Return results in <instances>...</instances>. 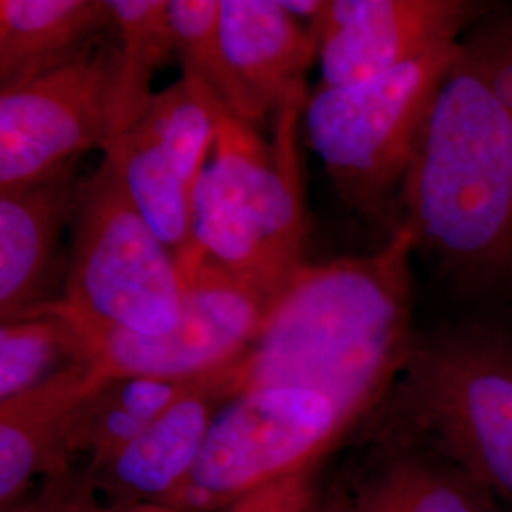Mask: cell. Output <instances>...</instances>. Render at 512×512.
<instances>
[{
    "instance_id": "cell-1",
    "label": "cell",
    "mask_w": 512,
    "mask_h": 512,
    "mask_svg": "<svg viewBox=\"0 0 512 512\" xmlns=\"http://www.w3.org/2000/svg\"><path fill=\"white\" fill-rule=\"evenodd\" d=\"M416 253V234L401 220L370 255L306 262L270 306L253 348L224 368L232 397L255 387H306L365 423L397 384L418 332Z\"/></svg>"
},
{
    "instance_id": "cell-2",
    "label": "cell",
    "mask_w": 512,
    "mask_h": 512,
    "mask_svg": "<svg viewBox=\"0 0 512 512\" xmlns=\"http://www.w3.org/2000/svg\"><path fill=\"white\" fill-rule=\"evenodd\" d=\"M418 251L465 296L512 289V109L461 44L403 190Z\"/></svg>"
},
{
    "instance_id": "cell-3",
    "label": "cell",
    "mask_w": 512,
    "mask_h": 512,
    "mask_svg": "<svg viewBox=\"0 0 512 512\" xmlns=\"http://www.w3.org/2000/svg\"><path fill=\"white\" fill-rule=\"evenodd\" d=\"M308 97L293 99L275 114L272 141L224 114L192 194L194 245L268 306L306 264L298 122Z\"/></svg>"
},
{
    "instance_id": "cell-4",
    "label": "cell",
    "mask_w": 512,
    "mask_h": 512,
    "mask_svg": "<svg viewBox=\"0 0 512 512\" xmlns=\"http://www.w3.org/2000/svg\"><path fill=\"white\" fill-rule=\"evenodd\" d=\"M366 429L425 440L512 512V329L465 319L416 332Z\"/></svg>"
},
{
    "instance_id": "cell-5",
    "label": "cell",
    "mask_w": 512,
    "mask_h": 512,
    "mask_svg": "<svg viewBox=\"0 0 512 512\" xmlns=\"http://www.w3.org/2000/svg\"><path fill=\"white\" fill-rule=\"evenodd\" d=\"M73 226L65 294L31 313L139 336H164L179 325L186 279L177 255L129 202L105 160L80 184Z\"/></svg>"
},
{
    "instance_id": "cell-6",
    "label": "cell",
    "mask_w": 512,
    "mask_h": 512,
    "mask_svg": "<svg viewBox=\"0 0 512 512\" xmlns=\"http://www.w3.org/2000/svg\"><path fill=\"white\" fill-rule=\"evenodd\" d=\"M461 57V40L346 86H317L306 101L311 148L340 200L363 217H382L404 179L442 84Z\"/></svg>"
},
{
    "instance_id": "cell-7",
    "label": "cell",
    "mask_w": 512,
    "mask_h": 512,
    "mask_svg": "<svg viewBox=\"0 0 512 512\" xmlns=\"http://www.w3.org/2000/svg\"><path fill=\"white\" fill-rule=\"evenodd\" d=\"M359 423L306 387H255L224 404L169 507L220 512L281 478L317 469Z\"/></svg>"
},
{
    "instance_id": "cell-8",
    "label": "cell",
    "mask_w": 512,
    "mask_h": 512,
    "mask_svg": "<svg viewBox=\"0 0 512 512\" xmlns=\"http://www.w3.org/2000/svg\"><path fill=\"white\" fill-rule=\"evenodd\" d=\"M112 29L46 73L0 88V192L48 181L112 135Z\"/></svg>"
},
{
    "instance_id": "cell-9",
    "label": "cell",
    "mask_w": 512,
    "mask_h": 512,
    "mask_svg": "<svg viewBox=\"0 0 512 512\" xmlns=\"http://www.w3.org/2000/svg\"><path fill=\"white\" fill-rule=\"evenodd\" d=\"M179 266L186 279L183 317L164 336H139L67 319L80 334L88 361L105 378H205L234 365L253 348L270 306L207 255Z\"/></svg>"
},
{
    "instance_id": "cell-10",
    "label": "cell",
    "mask_w": 512,
    "mask_h": 512,
    "mask_svg": "<svg viewBox=\"0 0 512 512\" xmlns=\"http://www.w3.org/2000/svg\"><path fill=\"white\" fill-rule=\"evenodd\" d=\"M478 0H325L310 25L321 86H346L389 73L471 31L494 10Z\"/></svg>"
},
{
    "instance_id": "cell-11",
    "label": "cell",
    "mask_w": 512,
    "mask_h": 512,
    "mask_svg": "<svg viewBox=\"0 0 512 512\" xmlns=\"http://www.w3.org/2000/svg\"><path fill=\"white\" fill-rule=\"evenodd\" d=\"M365 456L329 492L334 512H501L473 476L425 440L366 429Z\"/></svg>"
},
{
    "instance_id": "cell-12",
    "label": "cell",
    "mask_w": 512,
    "mask_h": 512,
    "mask_svg": "<svg viewBox=\"0 0 512 512\" xmlns=\"http://www.w3.org/2000/svg\"><path fill=\"white\" fill-rule=\"evenodd\" d=\"M232 397L222 370L203 378L143 435L99 465L84 484L109 505H171L192 475L209 429Z\"/></svg>"
},
{
    "instance_id": "cell-13",
    "label": "cell",
    "mask_w": 512,
    "mask_h": 512,
    "mask_svg": "<svg viewBox=\"0 0 512 512\" xmlns=\"http://www.w3.org/2000/svg\"><path fill=\"white\" fill-rule=\"evenodd\" d=\"M219 23L249 126L260 131L287 103L310 95L306 78L319 46L281 0H220Z\"/></svg>"
},
{
    "instance_id": "cell-14",
    "label": "cell",
    "mask_w": 512,
    "mask_h": 512,
    "mask_svg": "<svg viewBox=\"0 0 512 512\" xmlns=\"http://www.w3.org/2000/svg\"><path fill=\"white\" fill-rule=\"evenodd\" d=\"M107 380L86 361L0 401V509L31 494L37 480L71 469L69 435L78 404Z\"/></svg>"
},
{
    "instance_id": "cell-15",
    "label": "cell",
    "mask_w": 512,
    "mask_h": 512,
    "mask_svg": "<svg viewBox=\"0 0 512 512\" xmlns=\"http://www.w3.org/2000/svg\"><path fill=\"white\" fill-rule=\"evenodd\" d=\"M82 179L74 167L0 192V321H16L46 296L61 236L73 222Z\"/></svg>"
},
{
    "instance_id": "cell-16",
    "label": "cell",
    "mask_w": 512,
    "mask_h": 512,
    "mask_svg": "<svg viewBox=\"0 0 512 512\" xmlns=\"http://www.w3.org/2000/svg\"><path fill=\"white\" fill-rule=\"evenodd\" d=\"M110 29L107 0H0V88L54 69Z\"/></svg>"
},
{
    "instance_id": "cell-17",
    "label": "cell",
    "mask_w": 512,
    "mask_h": 512,
    "mask_svg": "<svg viewBox=\"0 0 512 512\" xmlns=\"http://www.w3.org/2000/svg\"><path fill=\"white\" fill-rule=\"evenodd\" d=\"M202 380L152 376L103 380L74 412L69 435L71 458L86 456V467L99 465L143 435Z\"/></svg>"
},
{
    "instance_id": "cell-18",
    "label": "cell",
    "mask_w": 512,
    "mask_h": 512,
    "mask_svg": "<svg viewBox=\"0 0 512 512\" xmlns=\"http://www.w3.org/2000/svg\"><path fill=\"white\" fill-rule=\"evenodd\" d=\"M122 188L156 236L177 256L198 249L192 238V194L179 169L139 124L101 148Z\"/></svg>"
},
{
    "instance_id": "cell-19",
    "label": "cell",
    "mask_w": 512,
    "mask_h": 512,
    "mask_svg": "<svg viewBox=\"0 0 512 512\" xmlns=\"http://www.w3.org/2000/svg\"><path fill=\"white\" fill-rule=\"evenodd\" d=\"M116 38V90L112 135L131 128L145 114L156 73L175 57L169 0H107ZM109 137V139H110Z\"/></svg>"
},
{
    "instance_id": "cell-20",
    "label": "cell",
    "mask_w": 512,
    "mask_h": 512,
    "mask_svg": "<svg viewBox=\"0 0 512 512\" xmlns=\"http://www.w3.org/2000/svg\"><path fill=\"white\" fill-rule=\"evenodd\" d=\"M224 114L217 95L198 78L181 80L154 93L139 126L158 143L192 190L207 164ZM135 126V124H133Z\"/></svg>"
},
{
    "instance_id": "cell-21",
    "label": "cell",
    "mask_w": 512,
    "mask_h": 512,
    "mask_svg": "<svg viewBox=\"0 0 512 512\" xmlns=\"http://www.w3.org/2000/svg\"><path fill=\"white\" fill-rule=\"evenodd\" d=\"M86 346L73 325L50 311L0 323V401L86 363Z\"/></svg>"
},
{
    "instance_id": "cell-22",
    "label": "cell",
    "mask_w": 512,
    "mask_h": 512,
    "mask_svg": "<svg viewBox=\"0 0 512 512\" xmlns=\"http://www.w3.org/2000/svg\"><path fill=\"white\" fill-rule=\"evenodd\" d=\"M167 12L184 74L198 78L217 95L224 109L249 124L243 95L220 38V0H169Z\"/></svg>"
},
{
    "instance_id": "cell-23",
    "label": "cell",
    "mask_w": 512,
    "mask_h": 512,
    "mask_svg": "<svg viewBox=\"0 0 512 512\" xmlns=\"http://www.w3.org/2000/svg\"><path fill=\"white\" fill-rule=\"evenodd\" d=\"M315 473L310 469L281 478L220 512H315L321 497Z\"/></svg>"
},
{
    "instance_id": "cell-24",
    "label": "cell",
    "mask_w": 512,
    "mask_h": 512,
    "mask_svg": "<svg viewBox=\"0 0 512 512\" xmlns=\"http://www.w3.org/2000/svg\"><path fill=\"white\" fill-rule=\"evenodd\" d=\"M82 507V475H74L69 469L65 473L44 478L35 494L27 495L25 499L2 512H82Z\"/></svg>"
},
{
    "instance_id": "cell-25",
    "label": "cell",
    "mask_w": 512,
    "mask_h": 512,
    "mask_svg": "<svg viewBox=\"0 0 512 512\" xmlns=\"http://www.w3.org/2000/svg\"><path fill=\"white\" fill-rule=\"evenodd\" d=\"M84 482V478H82ZM82 512H184L169 505H109L93 497L88 486L84 484V507Z\"/></svg>"
},
{
    "instance_id": "cell-26",
    "label": "cell",
    "mask_w": 512,
    "mask_h": 512,
    "mask_svg": "<svg viewBox=\"0 0 512 512\" xmlns=\"http://www.w3.org/2000/svg\"><path fill=\"white\" fill-rule=\"evenodd\" d=\"M281 4L289 14L308 27L319 19L325 8V0H281Z\"/></svg>"
},
{
    "instance_id": "cell-27",
    "label": "cell",
    "mask_w": 512,
    "mask_h": 512,
    "mask_svg": "<svg viewBox=\"0 0 512 512\" xmlns=\"http://www.w3.org/2000/svg\"><path fill=\"white\" fill-rule=\"evenodd\" d=\"M315 512H334V509H332V505H330L329 497H327V495H321V497H319V501H317V507H315Z\"/></svg>"
}]
</instances>
